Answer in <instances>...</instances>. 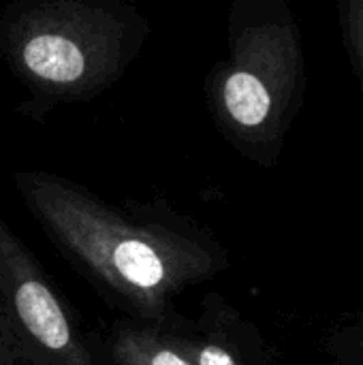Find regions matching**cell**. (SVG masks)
Masks as SVG:
<instances>
[{
  "label": "cell",
  "instance_id": "cell-4",
  "mask_svg": "<svg viewBox=\"0 0 363 365\" xmlns=\"http://www.w3.org/2000/svg\"><path fill=\"white\" fill-rule=\"evenodd\" d=\"M190 340L195 365H257L250 331L218 293L205 295L190 319Z\"/></svg>",
  "mask_w": 363,
  "mask_h": 365
},
{
  "label": "cell",
  "instance_id": "cell-2",
  "mask_svg": "<svg viewBox=\"0 0 363 365\" xmlns=\"http://www.w3.org/2000/svg\"><path fill=\"white\" fill-rule=\"evenodd\" d=\"M0 365H111L105 336L0 214Z\"/></svg>",
  "mask_w": 363,
  "mask_h": 365
},
{
  "label": "cell",
  "instance_id": "cell-1",
  "mask_svg": "<svg viewBox=\"0 0 363 365\" xmlns=\"http://www.w3.org/2000/svg\"><path fill=\"white\" fill-rule=\"evenodd\" d=\"M19 190L58 255L122 317L178 321V297L227 267L218 240L190 216L120 210L56 180H24Z\"/></svg>",
  "mask_w": 363,
  "mask_h": 365
},
{
  "label": "cell",
  "instance_id": "cell-6",
  "mask_svg": "<svg viewBox=\"0 0 363 365\" xmlns=\"http://www.w3.org/2000/svg\"><path fill=\"white\" fill-rule=\"evenodd\" d=\"M225 103L235 122L242 126H259L270 113V94L265 86L250 73H233L225 86Z\"/></svg>",
  "mask_w": 363,
  "mask_h": 365
},
{
  "label": "cell",
  "instance_id": "cell-5",
  "mask_svg": "<svg viewBox=\"0 0 363 365\" xmlns=\"http://www.w3.org/2000/svg\"><path fill=\"white\" fill-rule=\"evenodd\" d=\"M24 60L36 75L51 81H75L83 73L81 49L56 34L34 36L24 49Z\"/></svg>",
  "mask_w": 363,
  "mask_h": 365
},
{
  "label": "cell",
  "instance_id": "cell-3",
  "mask_svg": "<svg viewBox=\"0 0 363 365\" xmlns=\"http://www.w3.org/2000/svg\"><path fill=\"white\" fill-rule=\"evenodd\" d=\"M105 344L111 365H195L188 317L171 323L118 317Z\"/></svg>",
  "mask_w": 363,
  "mask_h": 365
}]
</instances>
